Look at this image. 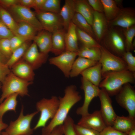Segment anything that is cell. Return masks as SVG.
Segmentation results:
<instances>
[{"mask_svg":"<svg viewBox=\"0 0 135 135\" xmlns=\"http://www.w3.org/2000/svg\"><path fill=\"white\" fill-rule=\"evenodd\" d=\"M58 98L52 96L49 99L43 98L36 104L37 111L40 112V115L34 130L38 128L44 127L48 120L52 119L55 116L59 106Z\"/></svg>","mask_w":135,"mask_h":135,"instance_id":"5","label":"cell"},{"mask_svg":"<svg viewBox=\"0 0 135 135\" xmlns=\"http://www.w3.org/2000/svg\"><path fill=\"white\" fill-rule=\"evenodd\" d=\"M77 56V52L65 51L56 56L50 58L48 60L50 64L57 67L65 77L68 78L72 65Z\"/></svg>","mask_w":135,"mask_h":135,"instance_id":"12","label":"cell"},{"mask_svg":"<svg viewBox=\"0 0 135 135\" xmlns=\"http://www.w3.org/2000/svg\"><path fill=\"white\" fill-rule=\"evenodd\" d=\"M0 50L8 60L12 53L10 39L4 38L0 40Z\"/></svg>","mask_w":135,"mask_h":135,"instance_id":"38","label":"cell"},{"mask_svg":"<svg viewBox=\"0 0 135 135\" xmlns=\"http://www.w3.org/2000/svg\"><path fill=\"white\" fill-rule=\"evenodd\" d=\"M76 31L78 40L83 44V46L100 47L101 45L100 43L88 34L76 27Z\"/></svg>","mask_w":135,"mask_h":135,"instance_id":"34","label":"cell"},{"mask_svg":"<svg viewBox=\"0 0 135 135\" xmlns=\"http://www.w3.org/2000/svg\"><path fill=\"white\" fill-rule=\"evenodd\" d=\"M101 56L99 61L102 65V77L109 72H117L128 70L127 64L122 58L115 55L101 45Z\"/></svg>","mask_w":135,"mask_h":135,"instance_id":"7","label":"cell"},{"mask_svg":"<svg viewBox=\"0 0 135 135\" xmlns=\"http://www.w3.org/2000/svg\"><path fill=\"white\" fill-rule=\"evenodd\" d=\"M103 4L104 14L108 22L114 19L119 13L121 8L115 0H101Z\"/></svg>","mask_w":135,"mask_h":135,"instance_id":"27","label":"cell"},{"mask_svg":"<svg viewBox=\"0 0 135 135\" xmlns=\"http://www.w3.org/2000/svg\"><path fill=\"white\" fill-rule=\"evenodd\" d=\"M135 25V10L130 8H122L117 16L108 22V26L126 28Z\"/></svg>","mask_w":135,"mask_h":135,"instance_id":"14","label":"cell"},{"mask_svg":"<svg viewBox=\"0 0 135 135\" xmlns=\"http://www.w3.org/2000/svg\"><path fill=\"white\" fill-rule=\"evenodd\" d=\"M36 43L33 42L22 58L29 64L34 70L40 67L46 63L48 54L39 52Z\"/></svg>","mask_w":135,"mask_h":135,"instance_id":"15","label":"cell"},{"mask_svg":"<svg viewBox=\"0 0 135 135\" xmlns=\"http://www.w3.org/2000/svg\"><path fill=\"white\" fill-rule=\"evenodd\" d=\"M71 22L77 28L88 34L96 40L92 26L80 14L76 12Z\"/></svg>","mask_w":135,"mask_h":135,"instance_id":"32","label":"cell"},{"mask_svg":"<svg viewBox=\"0 0 135 135\" xmlns=\"http://www.w3.org/2000/svg\"><path fill=\"white\" fill-rule=\"evenodd\" d=\"M14 35L12 32L0 20V40L4 38L10 39Z\"/></svg>","mask_w":135,"mask_h":135,"instance_id":"42","label":"cell"},{"mask_svg":"<svg viewBox=\"0 0 135 135\" xmlns=\"http://www.w3.org/2000/svg\"><path fill=\"white\" fill-rule=\"evenodd\" d=\"M17 23L16 35L23 37L29 41L33 40L38 32L35 28L30 24L24 22H19Z\"/></svg>","mask_w":135,"mask_h":135,"instance_id":"29","label":"cell"},{"mask_svg":"<svg viewBox=\"0 0 135 135\" xmlns=\"http://www.w3.org/2000/svg\"><path fill=\"white\" fill-rule=\"evenodd\" d=\"M10 40L12 52L24 43L29 41L26 38L18 35H14Z\"/></svg>","mask_w":135,"mask_h":135,"instance_id":"40","label":"cell"},{"mask_svg":"<svg viewBox=\"0 0 135 135\" xmlns=\"http://www.w3.org/2000/svg\"><path fill=\"white\" fill-rule=\"evenodd\" d=\"M115 1L118 7L119 6H122V0H115Z\"/></svg>","mask_w":135,"mask_h":135,"instance_id":"52","label":"cell"},{"mask_svg":"<svg viewBox=\"0 0 135 135\" xmlns=\"http://www.w3.org/2000/svg\"><path fill=\"white\" fill-rule=\"evenodd\" d=\"M122 58L126 63L128 70L135 74V57L130 52H126Z\"/></svg>","mask_w":135,"mask_h":135,"instance_id":"39","label":"cell"},{"mask_svg":"<svg viewBox=\"0 0 135 135\" xmlns=\"http://www.w3.org/2000/svg\"><path fill=\"white\" fill-rule=\"evenodd\" d=\"M112 127L120 132L128 134L135 128V119L129 116L117 115Z\"/></svg>","mask_w":135,"mask_h":135,"instance_id":"24","label":"cell"},{"mask_svg":"<svg viewBox=\"0 0 135 135\" xmlns=\"http://www.w3.org/2000/svg\"><path fill=\"white\" fill-rule=\"evenodd\" d=\"M35 13L43 30L52 33L63 27L59 14L40 11H36Z\"/></svg>","mask_w":135,"mask_h":135,"instance_id":"11","label":"cell"},{"mask_svg":"<svg viewBox=\"0 0 135 135\" xmlns=\"http://www.w3.org/2000/svg\"><path fill=\"white\" fill-rule=\"evenodd\" d=\"M46 0H33L32 8L36 11H40Z\"/></svg>","mask_w":135,"mask_h":135,"instance_id":"47","label":"cell"},{"mask_svg":"<svg viewBox=\"0 0 135 135\" xmlns=\"http://www.w3.org/2000/svg\"><path fill=\"white\" fill-rule=\"evenodd\" d=\"M128 134V135H135V128L130 131Z\"/></svg>","mask_w":135,"mask_h":135,"instance_id":"53","label":"cell"},{"mask_svg":"<svg viewBox=\"0 0 135 135\" xmlns=\"http://www.w3.org/2000/svg\"><path fill=\"white\" fill-rule=\"evenodd\" d=\"M11 72L15 75L24 80L32 82L35 76L34 70L21 58L10 68Z\"/></svg>","mask_w":135,"mask_h":135,"instance_id":"18","label":"cell"},{"mask_svg":"<svg viewBox=\"0 0 135 135\" xmlns=\"http://www.w3.org/2000/svg\"><path fill=\"white\" fill-rule=\"evenodd\" d=\"M18 95L17 93L12 94L6 98L0 104V119L2 120L4 114L10 110L16 112L17 104V98Z\"/></svg>","mask_w":135,"mask_h":135,"instance_id":"30","label":"cell"},{"mask_svg":"<svg viewBox=\"0 0 135 135\" xmlns=\"http://www.w3.org/2000/svg\"><path fill=\"white\" fill-rule=\"evenodd\" d=\"M29 41L26 42L13 52L6 64L10 68L22 58L31 44Z\"/></svg>","mask_w":135,"mask_h":135,"instance_id":"33","label":"cell"},{"mask_svg":"<svg viewBox=\"0 0 135 135\" xmlns=\"http://www.w3.org/2000/svg\"><path fill=\"white\" fill-rule=\"evenodd\" d=\"M98 97L101 104V114L107 126H112L117 115L113 109L110 96L104 89L101 88Z\"/></svg>","mask_w":135,"mask_h":135,"instance_id":"13","label":"cell"},{"mask_svg":"<svg viewBox=\"0 0 135 135\" xmlns=\"http://www.w3.org/2000/svg\"><path fill=\"white\" fill-rule=\"evenodd\" d=\"M8 9V11L17 22H24L28 24L38 32L43 30L35 12L30 9L19 4L13 6Z\"/></svg>","mask_w":135,"mask_h":135,"instance_id":"9","label":"cell"},{"mask_svg":"<svg viewBox=\"0 0 135 135\" xmlns=\"http://www.w3.org/2000/svg\"><path fill=\"white\" fill-rule=\"evenodd\" d=\"M87 1L94 11L104 13L103 5L101 0H88Z\"/></svg>","mask_w":135,"mask_h":135,"instance_id":"44","label":"cell"},{"mask_svg":"<svg viewBox=\"0 0 135 135\" xmlns=\"http://www.w3.org/2000/svg\"><path fill=\"white\" fill-rule=\"evenodd\" d=\"M100 48L97 47H87L83 46L77 52L79 57L99 62L101 56Z\"/></svg>","mask_w":135,"mask_h":135,"instance_id":"28","label":"cell"},{"mask_svg":"<svg viewBox=\"0 0 135 135\" xmlns=\"http://www.w3.org/2000/svg\"><path fill=\"white\" fill-rule=\"evenodd\" d=\"M100 135H128V134L116 130L112 126H108L100 132Z\"/></svg>","mask_w":135,"mask_h":135,"instance_id":"45","label":"cell"},{"mask_svg":"<svg viewBox=\"0 0 135 135\" xmlns=\"http://www.w3.org/2000/svg\"><path fill=\"white\" fill-rule=\"evenodd\" d=\"M11 72L10 68L6 64L0 62V82L2 84Z\"/></svg>","mask_w":135,"mask_h":135,"instance_id":"43","label":"cell"},{"mask_svg":"<svg viewBox=\"0 0 135 135\" xmlns=\"http://www.w3.org/2000/svg\"><path fill=\"white\" fill-rule=\"evenodd\" d=\"M74 128L78 135H100V132L92 129L74 124Z\"/></svg>","mask_w":135,"mask_h":135,"instance_id":"41","label":"cell"},{"mask_svg":"<svg viewBox=\"0 0 135 135\" xmlns=\"http://www.w3.org/2000/svg\"><path fill=\"white\" fill-rule=\"evenodd\" d=\"M116 100L118 104L128 112V116L135 119V90L130 84L123 86L116 95Z\"/></svg>","mask_w":135,"mask_h":135,"instance_id":"8","label":"cell"},{"mask_svg":"<svg viewBox=\"0 0 135 135\" xmlns=\"http://www.w3.org/2000/svg\"><path fill=\"white\" fill-rule=\"evenodd\" d=\"M8 126V124L4 122L2 120L0 119V134L2 131L3 130L6 129Z\"/></svg>","mask_w":135,"mask_h":135,"instance_id":"50","label":"cell"},{"mask_svg":"<svg viewBox=\"0 0 135 135\" xmlns=\"http://www.w3.org/2000/svg\"><path fill=\"white\" fill-rule=\"evenodd\" d=\"M24 106H22L20 115L15 120L11 121L5 129L8 135H31L34 130L30 127L34 117L39 112L36 111L26 115L24 114Z\"/></svg>","mask_w":135,"mask_h":135,"instance_id":"6","label":"cell"},{"mask_svg":"<svg viewBox=\"0 0 135 135\" xmlns=\"http://www.w3.org/2000/svg\"><path fill=\"white\" fill-rule=\"evenodd\" d=\"M65 34V51L77 52L79 48L76 26L72 22Z\"/></svg>","mask_w":135,"mask_h":135,"instance_id":"20","label":"cell"},{"mask_svg":"<svg viewBox=\"0 0 135 135\" xmlns=\"http://www.w3.org/2000/svg\"><path fill=\"white\" fill-rule=\"evenodd\" d=\"M102 42L101 45L115 55L122 57L126 52L122 29L120 27H108Z\"/></svg>","mask_w":135,"mask_h":135,"instance_id":"3","label":"cell"},{"mask_svg":"<svg viewBox=\"0 0 135 135\" xmlns=\"http://www.w3.org/2000/svg\"><path fill=\"white\" fill-rule=\"evenodd\" d=\"M0 135H8L5 132H1Z\"/></svg>","mask_w":135,"mask_h":135,"instance_id":"54","label":"cell"},{"mask_svg":"<svg viewBox=\"0 0 135 135\" xmlns=\"http://www.w3.org/2000/svg\"><path fill=\"white\" fill-rule=\"evenodd\" d=\"M33 3V0H19L18 4L30 9L32 8Z\"/></svg>","mask_w":135,"mask_h":135,"instance_id":"48","label":"cell"},{"mask_svg":"<svg viewBox=\"0 0 135 135\" xmlns=\"http://www.w3.org/2000/svg\"><path fill=\"white\" fill-rule=\"evenodd\" d=\"M102 65L98 62L95 65L83 71L80 74L83 77L94 85L99 87L102 79Z\"/></svg>","mask_w":135,"mask_h":135,"instance_id":"22","label":"cell"},{"mask_svg":"<svg viewBox=\"0 0 135 135\" xmlns=\"http://www.w3.org/2000/svg\"><path fill=\"white\" fill-rule=\"evenodd\" d=\"M38 32L33 40L34 42L40 52L48 54L52 50V33L43 29Z\"/></svg>","mask_w":135,"mask_h":135,"instance_id":"19","label":"cell"},{"mask_svg":"<svg viewBox=\"0 0 135 135\" xmlns=\"http://www.w3.org/2000/svg\"><path fill=\"white\" fill-rule=\"evenodd\" d=\"M81 82L80 88L84 92V99L82 105L77 108L76 113L78 115L82 116L89 113L88 108L90 102L94 98L98 96L100 89L83 77Z\"/></svg>","mask_w":135,"mask_h":135,"instance_id":"10","label":"cell"},{"mask_svg":"<svg viewBox=\"0 0 135 135\" xmlns=\"http://www.w3.org/2000/svg\"><path fill=\"white\" fill-rule=\"evenodd\" d=\"M8 60L0 50V62L6 64Z\"/></svg>","mask_w":135,"mask_h":135,"instance_id":"51","label":"cell"},{"mask_svg":"<svg viewBox=\"0 0 135 135\" xmlns=\"http://www.w3.org/2000/svg\"><path fill=\"white\" fill-rule=\"evenodd\" d=\"M75 13L74 0H65L59 13L65 30H67Z\"/></svg>","mask_w":135,"mask_h":135,"instance_id":"21","label":"cell"},{"mask_svg":"<svg viewBox=\"0 0 135 135\" xmlns=\"http://www.w3.org/2000/svg\"><path fill=\"white\" fill-rule=\"evenodd\" d=\"M66 33L65 30L62 28L52 33V52L55 54L59 55L65 51Z\"/></svg>","mask_w":135,"mask_h":135,"instance_id":"23","label":"cell"},{"mask_svg":"<svg viewBox=\"0 0 135 135\" xmlns=\"http://www.w3.org/2000/svg\"><path fill=\"white\" fill-rule=\"evenodd\" d=\"M98 62L78 56L75 60L70 74V77L78 76L86 69L95 65Z\"/></svg>","mask_w":135,"mask_h":135,"instance_id":"25","label":"cell"},{"mask_svg":"<svg viewBox=\"0 0 135 135\" xmlns=\"http://www.w3.org/2000/svg\"><path fill=\"white\" fill-rule=\"evenodd\" d=\"M2 86V84L1 82H0V89L1 88Z\"/></svg>","mask_w":135,"mask_h":135,"instance_id":"55","label":"cell"},{"mask_svg":"<svg viewBox=\"0 0 135 135\" xmlns=\"http://www.w3.org/2000/svg\"><path fill=\"white\" fill-rule=\"evenodd\" d=\"M0 20L12 32L16 35L17 28V22L10 12L0 5Z\"/></svg>","mask_w":135,"mask_h":135,"instance_id":"31","label":"cell"},{"mask_svg":"<svg viewBox=\"0 0 135 135\" xmlns=\"http://www.w3.org/2000/svg\"><path fill=\"white\" fill-rule=\"evenodd\" d=\"M92 26L96 40L101 42L108 28V22L104 13L94 11Z\"/></svg>","mask_w":135,"mask_h":135,"instance_id":"17","label":"cell"},{"mask_svg":"<svg viewBox=\"0 0 135 135\" xmlns=\"http://www.w3.org/2000/svg\"><path fill=\"white\" fill-rule=\"evenodd\" d=\"M124 38L126 52H130L135 48V41H133L135 36V25L126 28H122Z\"/></svg>","mask_w":135,"mask_h":135,"instance_id":"35","label":"cell"},{"mask_svg":"<svg viewBox=\"0 0 135 135\" xmlns=\"http://www.w3.org/2000/svg\"><path fill=\"white\" fill-rule=\"evenodd\" d=\"M60 0H46L39 11L59 14L60 10Z\"/></svg>","mask_w":135,"mask_h":135,"instance_id":"36","label":"cell"},{"mask_svg":"<svg viewBox=\"0 0 135 135\" xmlns=\"http://www.w3.org/2000/svg\"><path fill=\"white\" fill-rule=\"evenodd\" d=\"M74 2L76 12L81 15L92 26L94 11L87 0H74Z\"/></svg>","mask_w":135,"mask_h":135,"instance_id":"26","label":"cell"},{"mask_svg":"<svg viewBox=\"0 0 135 135\" xmlns=\"http://www.w3.org/2000/svg\"><path fill=\"white\" fill-rule=\"evenodd\" d=\"M74 124L72 118L68 115L62 124L63 135H78L74 129Z\"/></svg>","mask_w":135,"mask_h":135,"instance_id":"37","label":"cell"},{"mask_svg":"<svg viewBox=\"0 0 135 135\" xmlns=\"http://www.w3.org/2000/svg\"><path fill=\"white\" fill-rule=\"evenodd\" d=\"M33 83V82L27 81L18 77L11 72L2 84V94L0 98V104L14 94L17 93L22 97L29 96L28 88Z\"/></svg>","mask_w":135,"mask_h":135,"instance_id":"4","label":"cell"},{"mask_svg":"<svg viewBox=\"0 0 135 135\" xmlns=\"http://www.w3.org/2000/svg\"><path fill=\"white\" fill-rule=\"evenodd\" d=\"M77 124L99 132L107 126L100 110H95L92 113L82 116Z\"/></svg>","mask_w":135,"mask_h":135,"instance_id":"16","label":"cell"},{"mask_svg":"<svg viewBox=\"0 0 135 135\" xmlns=\"http://www.w3.org/2000/svg\"><path fill=\"white\" fill-rule=\"evenodd\" d=\"M103 80L99 87L104 89L110 96H116L124 84H133L135 74L128 70L117 72H109L102 76Z\"/></svg>","mask_w":135,"mask_h":135,"instance_id":"2","label":"cell"},{"mask_svg":"<svg viewBox=\"0 0 135 135\" xmlns=\"http://www.w3.org/2000/svg\"><path fill=\"white\" fill-rule=\"evenodd\" d=\"M19 0H0V5L8 8L15 5L18 4Z\"/></svg>","mask_w":135,"mask_h":135,"instance_id":"46","label":"cell"},{"mask_svg":"<svg viewBox=\"0 0 135 135\" xmlns=\"http://www.w3.org/2000/svg\"><path fill=\"white\" fill-rule=\"evenodd\" d=\"M63 96L58 97L59 104L56 113L47 126L43 128L42 135H48L55 128L62 125L71 108L82 99L81 96L74 85L66 87Z\"/></svg>","mask_w":135,"mask_h":135,"instance_id":"1","label":"cell"},{"mask_svg":"<svg viewBox=\"0 0 135 135\" xmlns=\"http://www.w3.org/2000/svg\"><path fill=\"white\" fill-rule=\"evenodd\" d=\"M48 135H63L62 125L55 128L52 132Z\"/></svg>","mask_w":135,"mask_h":135,"instance_id":"49","label":"cell"}]
</instances>
